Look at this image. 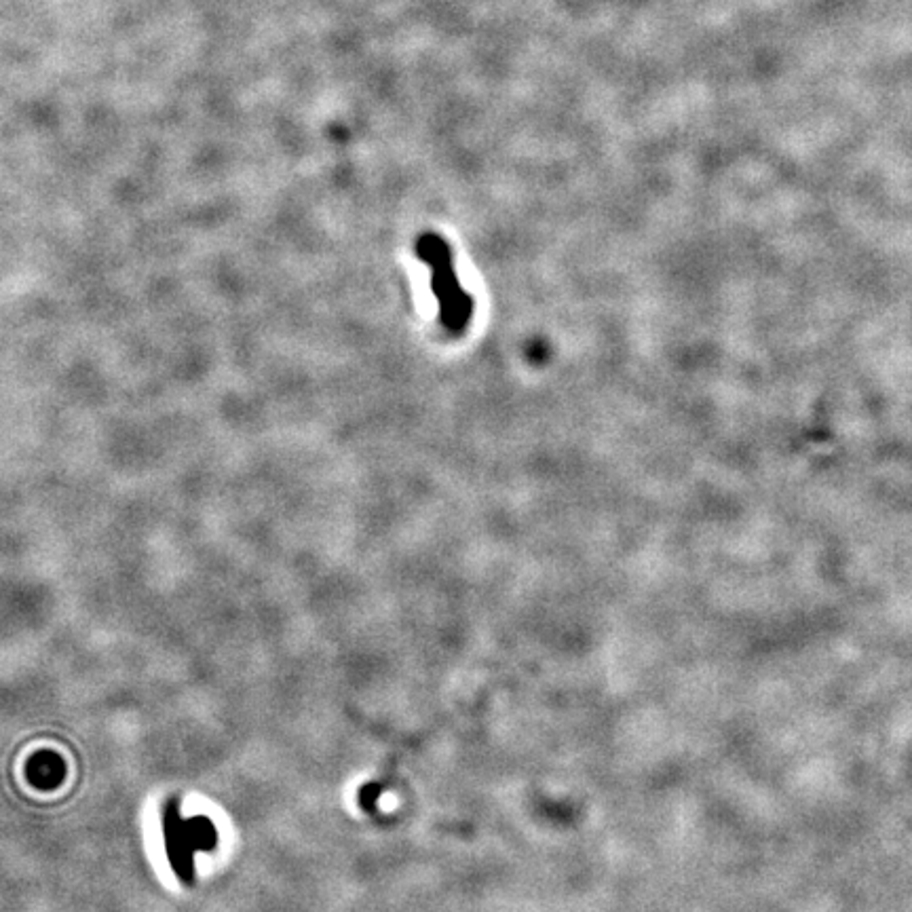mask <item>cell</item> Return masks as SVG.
I'll use <instances>...</instances> for the list:
<instances>
[{"instance_id":"6da1fadb","label":"cell","mask_w":912,"mask_h":912,"mask_svg":"<svg viewBox=\"0 0 912 912\" xmlns=\"http://www.w3.org/2000/svg\"><path fill=\"white\" fill-rule=\"evenodd\" d=\"M416 254L431 266V288L440 304L442 326L452 334L465 332L475 313V302L463 290L459 275L454 271L450 245L440 235L427 233L418 237Z\"/></svg>"}]
</instances>
